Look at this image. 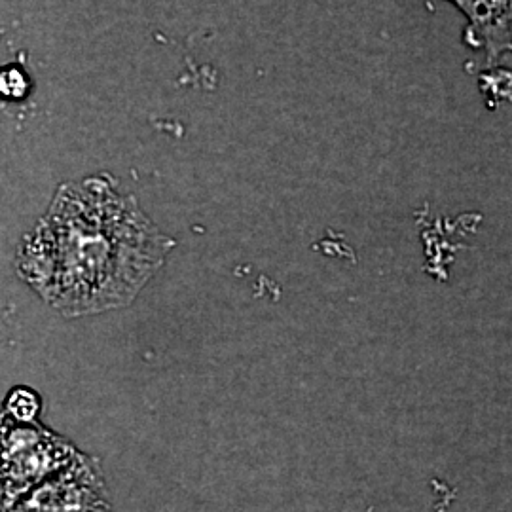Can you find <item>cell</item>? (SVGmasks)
Instances as JSON below:
<instances>
[{"label":"cell","mask_w":512,"mask_h":512,"mask_svg":"<svg viewBox=\"0 0 512 512\" xmlns=\"http://www.w3.org/2000/svg\"><path fill=\"white\" fill-rule=\"evenodd\" d=\"M469 21L471 44L484 48L488 61L511 57L512 0H452Z\"/></svg>","instance_id":"277c9868"},{"label":"cell","mask_w":512,"mask_h":512,"mask_svg":"<svg viewBox=\"0 0 512 512\" xmlns=\"http://www.w3.org/2000/svg\"><path fill=\"white\" fill-rule=\"evenodd\" d=\"M175 241L107 173L61 184L16 255L19 277L63 317L131 304Z\"/></svg>","instance_id":"6da1fadb"},{"label":"cell","mask_w":512,"mask_h":512,"mask_svg":"<svg viewBox=\"0 0 512 512\" xmlns=\"http://www.w3.org/2000/svg\"><path fill=\"white\" fill-rule=\"evenodd\" d=\"M0 512H110V503L95 463L78 454Z\"/></svg>","instance_id":"3957f363"},{"label":"cell","mask_w":512,"mask_h":512,"mask_svg":"<svg viewBox=\"0 0 512 512\" xmlns=\"http://www.w3.org/2000/svg\"><path fill=\"white\" fill-rule=\"evenodd\" d=\"M78 452L44 427L0 410V511L69 465Z\"/></svg>","instance_id":"7a4b0ae2"},{"label":"cell","mask_w":512,"mask_h":512,"mask_svg":"<svg viewBox=\"0 0 512 512\" xmlns=\"http://www.w3.org/2000/svg\"><path fill=\"white\" fill-rule=\"evenodd\" d=\"M38 410H40V399L37 393L27 389V387H18L10 393L4 412L21 423H31L37 420Z\"/></svg>","instance_id":"5b68a950"}]
</instances>
